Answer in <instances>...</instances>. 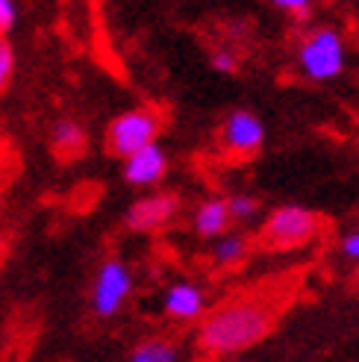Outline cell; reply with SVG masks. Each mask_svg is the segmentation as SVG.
I'll list each match as a JSON object with an SVG mask.
<instances>
[{"mask_svg":"<svg viewBox=\"0 0 359 362\" xmlns=\"http://www.w3.org/2000/svg\"><path fill=\"white\" fill-rule=\"evenodd\" d=\"M247 253H250V242L247 236H242V233H224L221 239H215L212 245V265L215 268H239L245 259H247Z\"/></svg>","mask_w":359,"mask_h":362,"instance_id":"7c38bea8","label":"cell"},{"mask_svg":"<svg viewBox=\"0 0 359 362\" xmlns=\"http://www.w3.org/2000/svg\"><path fill=\"white\" fill-rule=\"evenodd\" d=\"M298 65L303 77L315 83H327L345 74L348 68V45L342 33L333 27H315L298 45Z\"/></svg>","mask_w":359,"mask_h":362,"instance_id":"3957f363","label":"cell"},{"mask_svg":"<svg viewBox=\"0 0 359 362\" xmlns=\"http://www.w3.org/2000/svg\"><path fill=\"white\" fill-rule=\"evenodd\" d=\"M0 257H4V236H0Z\"/></svg>","mask_w":359,"mask_h":362,"instance_id":"44dd1931","label":"cell"},{"mask_svg":"<svg viewBox=\"0 0 359 362\" xmlns=\"http://www.w3.org/2000/svg\"><path fill=\"white\" fill-rule=\"evenodd\" d=\"M230 224H233V218L227 212L224 197H206V201H201L192 212V230H194V236H201V239H212V242L221 239L230 230Z\"/></svg>","mask_w":359,"mask_h":362,"instance_id":"30bf717a","label":"cell"},{"mask_svg":"<svg viewBox=\"0 0 359 362\" xmlns=\"http://www.w3.org/2000/svg\"><path fill=\"white\" fill-rule=\"evenodd\" d=\"M18 24V6L15 0H0V39H6V33Z\"/></svg>","mask_w":359,"mask_h":362,"instance_id":"e0dca14e","label":"cell"},{"mask_svg":"<svg viewBox=\"0 0 359 362\" xmlns=\"http://www.w3.org/2000/svg\"><path fill=\"white\" fill-rule=\"evenodd\" d=\"M180 209H183V197L174 192H153L139 197L136 204H130V209L124 212V227L133 233H156L168 227Z\"/></svg>","mask_w":359,"mask_h":362,"instance_id":"8992f818","label":"cell"},{"mask_svg":"<svg viewBox=\"0 0 359 362\" xmlns=\"http://www.w3.org/2000/svg\"><path fill=\"white\" fill-rule=\"evenodd\" d=\"M165 127V112L156 106H133L115 115L106 127V151L118 159H127L139 153L141 148H148L159 139Z\"/></svg>","mask_w":359,"mask_h":362,"instance_id":"277c9868","label":"cell"},{"mask_svg":"<svg viewBox=\"0 0 359 362\" xmlns=\"http://www.w3.org/2000/svg\"><path fill=\"white\" fill-rule=\"evenodd\" d=\"M221 144L230 156L247 159L262 151L265 144V124L250 110H233L221 124Z\"/></svg>","mask_w":359,"mask_h":362,"instance_id":"52a82bcc","label":"cell"},{"mask_svg":"<svg viewBox=\"0 0 359 362\" xmlns=\"http://www.w3.org/2000/svg\"><path fill=\"white\" fill-rule=\"evenodd\" d=\"M50 151L57 153L62 162H71V159H80L86 151H88V133L86 127L77 124V121H57L53 124V133H50Z\"/></svg>","mask_w":359,"mask_h":362,"instance_id":"8fae6325","label":"cell"},{"mask_svg":"<svg viewBox=\"0 0 359 362\" xmlns=\"http://www.w3.org/2000/svg\"><path fill=\"white\" fill-rule=\"evenodd\" d=\"M163 310L174 321H201L206 315V292L197 283H171L163 295Z\"/></svg>","mask_w":359,"mask_h":362,"instance_id":"9c48e42d","label":"cell"},{"mask_svg":"<svg viewBox=\"0 0 359 362\" xmlns=\"http://www.w3.org/2000/svg\"><path fill=\"white\" fill-rule=\"evenodd\" d=\"M271 4H274L277 9H283V12H289V15L303 18V15H310V12H312L315 0H271Z\"/></svg>","mask_w":359,"mask_h":362,"instance_id":"ac0fdd59","label":"cell"},{"mask_svg":"<svg viewBox=\"0 0 359 362\" xmlns=\"http://www.w3.org/2000/svg\"><path fill=\"white\" fill-rule=\"evenodd\" d=\"M12 77H15V50L6 39H0V95L12 86Z\"/></svg>","mask_w":359,"mask_h":362,"instance_id":"9a60e30c","label":"cell"},{"mask_svg":"<svg viewBox=\"0 0 359 362\" xmlns=\"http://www.w3.org/2000/svg\"><path fill=\"white\" fill-rule=\"evenodd\" d=\"M209 62H212V68L218 71V74H236V71H239V57L230 47H218L209 57Z\"/></svg>","mask_w":359,"mask_h":362,"instance_id":"2e32d148","label":"cell"},{"mask_svg":"<svg viewBox=\"0 0 359 362\" xmlns=\"http://www.w3.org/2000/svg\"><path fill=\"white\" fill-rule=\"evenodd\" d=\"M339 250H342V257H345V259L359 262V230L345 233L342 242H339Z\"/></svg>","mask_w":359,"mask_h":362,"instance_id":"d6986e66","label":"cell"},{"mask_svg":"<svg viewBox=\"0 0 359 362\" xmlns=\"http://www.w3.org/2000/svg\"><path fill=\"white\" fill-rule=\"evenodd\" d=\"M224 201H227V212H230L233 221H254L257 215H259V201H257L254 194L239 192V194L224 197Z\"/></svg>","mask_w":359,"mask_h":362,"instance_id":"5bb4252c","label":"cell"},{"mask_svg":"<svg viewBox=\"0 0 359 362\" xmlns=\"http://www.w3.org/2000/svg\"><path fill=\"white\" fill-rule=\"evenodd\" d=\"M130 295H133L130 265L124 259H118V257L103 259L98 274H95V283H92V310H95V315L112 318L115 313H121V306L127 303Z\"/></svg>","mask_w":359,"mask_h":362,"instance_id":"5b68a950","label":"cell"},{"mask_svg":"<svg viewBox=\"0 0 359 362\" xmlns=\"http://www.w3.org/2000/svg\"><path fill=\"white\" fill-rule=\"evenodd\" d=\"M321 218L318 212L298 206V204H286L268 212V218L259 227V242L271 250H298L307 247L321 236Z\"/></svg>","mask_w":359,"mask_h":362,"instance_id":"7a4b0ae2","label":"cell"},{"mask_svg":"<svg viewBox=\"0 0 359 362\" xmlns=\"http://www.w3.org/2000/svg\"><path fill=\"white\" fill-rule=\"evenodd\" d=\"M168 153L159 141L141 148L139 153L124 159V183L127 186H136V189H148V186H156L163 183L165 174H168Z\"/></svg>","mask_w":359,"mask_h":362,"instance_id":"ba28073f","label":"cell"},{"mask_svg":"<svg viewBox=\"0 0 359 362\" xmlns=\"http://www.w3.org/2000/svg\"><path fill=\"white\" fill-rule=\"evenodd\" d=\"M4 180H6V159L0 153V189H4Z\"/></svg>","mask_w":359,"mask_h":362,"instance_id":"ffe728a7","label":"cell"},{"mask_svg":"<svg viewBox=\"0 0 359 362\" xmlns=\"http://www.w3.org/2000/svg\"><path fill=\"white\" fill-rule=\"evenodd\" d=\"M277 324V306L262 295H239L218 303L201 318L197 327V348L209 359L236 356L257 348L271 336Z\"/></svg>","mask_w":359,"mask_h":362,"instance_id":"6da1fadb","label":"cell"},{"mask_svg":"<svg viewBox=\"0 0 359 362\" xmlns=\"http://www.w3.org/2000/svg\"><path fill=\"white\" fill-rule=\"evenodd\" d=\"M127 362H180V351L168 339H148L130 354Z\"/></svg>","mask_w":359,"mask_h":362,"instance_id":"4fadbf2b","label":"cell"}]
</instances>
